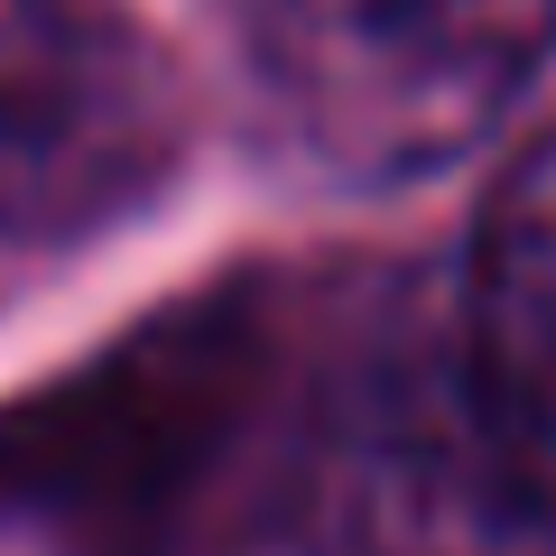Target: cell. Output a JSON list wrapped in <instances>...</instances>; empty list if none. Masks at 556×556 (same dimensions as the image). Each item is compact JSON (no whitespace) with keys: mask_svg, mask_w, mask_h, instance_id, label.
<instances>
[{"mask_svg":"<svg viewBox=\"0 0 556 556\" xmlns=\"http://www.w3.org/2000/svg\"><path fill=\"white\" fill-rule=\"evenodd\" d=\"M556 56V0H241V65L334 186H408L473 159Z\"/></svg>","mask_w":556,"mask_h":556,"instance_id":"1","label":"cell"},{"mask_svg":"<svg viewBox=\"0 0 556 556\" xmlns=\"http://www.w3.org/2000/svg\"><path fill=\"white\" fill-rule=\"evenodd\" d=\"M177 149V65L121 0H0V251L139 214Z\"/></svg>","mask_w":556,"mask_h":556,"instance_id":"2","label":"cell"},{"mask_svg":"<svg viewBox=\"0 0 556 556\" xmlns=\"http://www.w3.org/2000/svg\"><path fill=\"white\" fill-rule=\"evenodd\" d=\"M445 325L482 455L519 529L556 556V121L501 167Z\"/></svg>","mask_w":556,"mask_h":556,"instance_id":"3","label":"cell"}]
</instances>
